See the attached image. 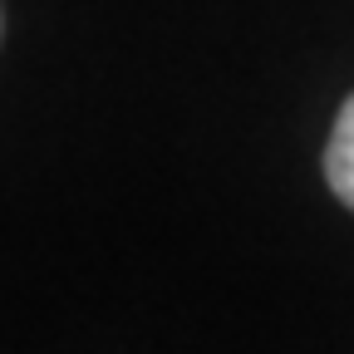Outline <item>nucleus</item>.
Masks as SVG:
<instances>
[{"mask_svg": "<svg viewBox=\"0 0 354 354\" xmlns=\"http://www.w3.org/2000/svg\"><path fill=\"white\" fill-rule=\"evenodd\" d=\"M325 183L354 212V94L344 99V109H339V118L330 128V143H325Z\"/></svg>", "mask_w": 354, "mask_h": 354, "instance_id": "nucleus-1", "label": "nucleus"}]
</instances>
